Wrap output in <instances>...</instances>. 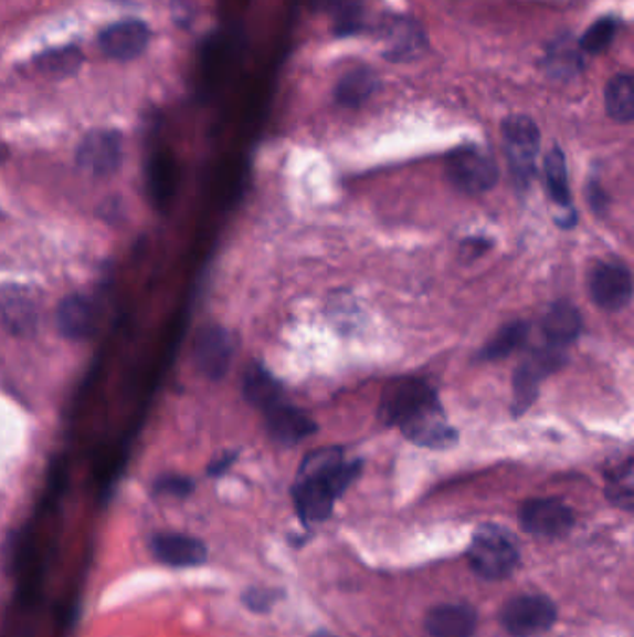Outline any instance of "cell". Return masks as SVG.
I'll list each match as a JSON object with an SVG mask.
<instances>
[{
  "instance_id": "6da1fadb",
  "label": "cell",
  "mask_w": 634,
  "mask_h": 637,
  "mask_svg": "<svg viewBox=\"0 0 634 637\" xmlns=\"http://www.w3.org/2000/svg\"><path fill=\"white\" fill-rule=\"evenodd\" d=\"M378 414L382 424L399 427L419 448L443 451L458 443V431L448 424L440 397L423 378H397L389 383Z\"/></svg>"
},
{
  "instance_id": "7a4b0ae2",
  "label": "cell",
  "mask_w": 634,
  "mask_h": 637,
  "mask_svg": "<svg viewBox=\"0 0 634 637\" xmlns=\"http://www.w3.org/2000/svg\"><path fill=\"white\" fill-rule=\"evenodd\" d=\"M361 460H345L342 449L324 448L307 455L293 487V500L304 524L328 519L342 492L361 473Z\"/></svg>"
},
{
  "instance_id": "3957f363",
  "label": "cell",
  "mask_w": 634,
  "mask_h": 637,
  "mask_svg": "<svg viewBox=\"0 0 634 637\" xmlns=\"http://www.w3.org/2000/svg\"><path fill=\"white\" fill-rule=\"evenodd\" d=\"M467 555L476 576L489 582L508 578L519 563L517 544L497 525H482L473 537Z\"/></svg>"
},
{
  "instance_id": "277c9868",
  "label": "cell",
  "mask_w": 634,
  "mask_h": 637,
  "mask_svg": "<svg viewBox=\"0 0 634 637\" xmlns=\"http://www.w3.org/2000/svg\"><path fill=\"white\" fill-rule=\"evenodd\" d=\"M506 157L519 189H529L540 152V129L529 116H510L500 125Z\"/></svg>"
},
{
  "instance_id": "5b68a950",
  "label": "cell",
  "mask_w": 634,
  "mask_h": 637,
  "mask_svg": "<svg viewBox=\"0 0 634 637\" xmlns=\"http://www.w3.org/2000/svg\"><path fill=\"white\" fill-rule=\"evenodd\" d=\"M445 166L451 184L465 195L488 192L499 181V168L494 157L476 146L454 149L446 157Z\"/></svg>"
},
{
  "instance_id": "8992f818",
  "label": "cell",
  "mask_w": 634,
  "mask_h": 637,
  "mask_svg": "<svg viewBox=\"0 0 634 637\" xmlns=\"http://www.w3.org/2000/svg\"><path fill=\"white\" fill-rule=\"evenodd\" d=\"M554 602L546 595H519L500 609V625L511 637H538L557 623Z\"/></svg>"
},
{
  "instance_id": "52a82bcc",
  "label": "cell",
  "mask_w": 634,
  "mask_h": 637,
  "mask_svg": "<svg viewBox=\"0 0 634 637\" xmlns=\"http://www.w3.org/2000/svg\"><path fill=\"white\" fill-rule=\"evenodd\" d=\"M562 348H540L519 364L514 372V416L527 413L540 394V384L547 375L557 372L564 364Z\"/></svg>"
},
{
  "instance_id": "ba28073f",
  "label": "cell",
  "mask_w": 634,
  "mask_h": 637,
  "mask_svg": "<svg viewBox=\"0 0 634 637\" xmlns=\"http://www.w3.org/2000/svg\"><path fill=\"white\" fill-rule=\"evenodd\" d=\"M590 296L605 312H620L633 299V276L620 261H601L590 272Z\"/></svg>"
},
{
  "instance_id": "9c48e42d",
  "label": "cell",
  "mask_w": 634,
  "mask_h": 637,
  "mask_svg": "<svg viewBox=\"0 0 634 637\" xmlns=\"http://www.w3.org/2000/svg\"><path fill=\"white\" fill-rule=\"evenodd\" d=\"M519 524L535 537L557 539L573 528L575 516L562 500L535 498L519 509Z\"/></svg>"
},
{
  "instance_id": "30bf717a",
  "label": "cell",
  "mask_w": 634,
  "mask_h": 637,
  "mask_svg": "<svg viewBox=\"0 0 634 637\" xmlns=\"http://www.w3.org/2000/svg\"><path fill=\"white\" fill-rule=\"evenodd\" d=\"M124 159L121 136L116 130H92L77 149V163L89 176L108 177L118 171Z\"/></svg>"
},
{
  "instance_id": "8fae6325",
  "label": "cell",
  "mask_w": 634,
  "mask_h": 637,
  "mask_svg": "<svg viewBox=\"0 0 634 637\" xmlns=\"http://www.w3.org/2000/svg\"><path fill=\"white\" fill-rule=\"evenodd\" d=\"M233 353H235L233 337L222 326H205L196 337V364L200 367V372L211 380H220L225 373L230 372Z\"/></svg>"
},
{
  "instance_id": "7c38bea8",
  "label": "cell",
  "mask_w": 634,
  "mask_h": 637,
  "mask_svg": "<svg viewBox=\"0 0 634 637\" xmlns=\"http://www.w3.org/2000/svg\"><path fill=\"white\" fill-rule=\"evenodd\" d=\"M40 323V306L34 293L21 285L0 288V325L15 336L34 334Z\"/></svg>"
},
{
  "instance_id": "4fadbf2b",
  "label": "cell",
  "mask_w": 634,
  "mask_h": 637,
  "mask_svg": "<svg viewBox=\"0 0 634 637\" xmlns=\"http://www.w3.org/2000/svg\"><path fill=\"white\" fill-rule=\"evenodd\" d=\"M266 429L271 437L282 446H296L317 432V424L302 408L285 401V397L263 410Z\"/></svg>"
},
{
  "instance_id": "5bb4252c",
  "label": "cell",
  "mask_w": 634,
  "mask_h": 637,
  "mask_svg": "<svg viewBox=\"0 0 634 637\" xmlns=\"http://www.w3.org/2000/svg\"><path fill=\"white\" fill-rule=\"evenodd\" d=\"M151 34L141 21H121L112 24L101 34L99 45L106 56L129 62L140 56L149 45Z\"/></svg>"
},
{
  "instance_id": "9a60e30c",
  "label": "cell",
  "mask_w": 634,
  "mask_h": 637,
  "mask_svg": "<svg viewBox=\"0 0 634 637\" xmlns=\"http://www.w3.org/2000/svg\"><path fill=\"white\" fill-rule=\"evenodd\" d=\"M155 560L168 566L203 565L207 561V546L200 539L181 533H160L151 541Z\"/></svg>"
},
{
  "instance_id": "2e32d148",
  "label": "cell",
  "mask_w": 634,
  "mask_h": 637,
  "mask_svg": "<svg viewBox=\"0 0 634 637\" xmlns=\"http://www.w3.org/2000/svg\"><path fill=\"white\" fill-rule=\"evenodd\" d=\"M424 626L430 637H473L475 609L464 604H441L430 609Z\"/></svg>"
},
{
  "instance_id": "e0dca14e",
  "label": "cell",
  "mask_w": 634,
  "mask_h": 637,
  "mask_svg": "<svg viewBox=\"0 0 634 637\" xmlns=\"http://www.w3.org/2000/svg\"><path fill=\"white\" fill-rule=\"evenodd\" d=\"M541 328H543V336H546L549 347H568L575 342L577 337L581 336V313L570 302H554L547 310Z\"/></svg>"
},
{
  "instance_id": "ac0fdd59",
  "label": "cell",
  "mask_w": 634,
  "mask_h": 637,
  "mask_svg": "<svg viewBox=\"0 0 634 637\" xmlns=\"http://www.w3.org/2000/svg\"><path fill=\"white\" fill-rule=\"evenodd\" d=\"M56 323L62 336L84 340L94 328V307L83 295H71L60 302Z\"/></svg>"
},
{
  "instance_id": "d6986e66",
  "label": "cell",
  "mask_w": 634,
  "mask_h": 637,
  "mask_svg": "<svg viewBox=\"0 0 634 637\" xmlns=\"http://www.w3.org/2000/svg\"><path fill=\"white\" fill-rule=\"evenodd\" d=\"M244 397L258 410H266L274 403L283 399L279 380L261 364H252L244 375Z\"/></svg>"
},
{
  "instance_id": "ffe728a7",
  "label": "cell",
  "mask_w": 634,
  "mask_h": 637,
  "mask_svg": "<svg viewBox=\"0 0 634 637\" xmlns=\"http://www.w3.org/2000/svg\"><path fill=\"white\" fill-rule=\"evenodd\" d=\"M606 113L620 124L634 118V81L628 73H617L605 88Z\"/></svg>"
},
{
  "instance_id": "44dd1931",
  "label": "cell",
  "mask_w": 634,
  "mask_h": 637,
  "mask_svg": "<svg viewBox=\"0 0 634 637\" xmlns=\"http://www.w3.org/2000/svg\"><path fill=\"white\" fill-rule=\"evenodd\" d=\"M529 337V323L525 321H511L503 326L480 351V361L495 362L516 353L517 348L524 347Z\"/></svg>"
},
{
  "instance_id": "7402d4cb",
  "label": "cell",
  "mask_w": 634,
  "mask_h": 637,
  "mask_svg": "<svg viewBox=\"0 0 634 637\" xmlns=\"http://www.w3.org/2000/svg\"><path fill=\"white\" fill-rule=\"evenodd\" d=\"M543 170H546L547 190L551 195L552 201L557 206L564 207L570 212L573 211L571 206L570 181H568V166H566L564 152L554 146L546 155L543 160Z\"/></svg>"
},
{
  "instance_id": "603a6c76",
  "label": "cell",
  "mask_w": 634,
  "mask_h": 637,
  "mask_svg": "<svg viewBox=\"0 0 634 637\" xmlns=\"http://www.w3.org/2000/svg\"><path fill=\"white\" fill-rule=\"evenodd\" d=\"M546 67L549 75L557 79L575 77L582 70V59L575 42L570 38H560L552 43L546 54Z\"/></svg>"
},
{
  "instance_id": "cb8c5ba5",
  "label": "cell",
  "mask_w": 634,
  "mask_h": 637,
  "mask_svg": "<svg viewBox=\"0 0 634 637\" xmlns=\"http://www.w3.org/2000/svg\"><path fill=\"white\" fill-rule=\"evenodd\" d=\"M377 86L378 81L372 71H350L335 90V100L339 101L342 106L363 105Z\"/></svg>"
},
{
  "instance_id": "d4e9b609",
  "label": "cell",
  "mask_w": 634,
  "mask_h": 637,
  "mask_svg": "<svg viewBox=\"0 0 634 637\" xmlns=\"http://www.w3.org/2000/svg\"><path fill=\"white\" fill-rule=\"evenodd\" d=\"M424 48V35L413 23H397L389 38V56L391 60L410 59Z\"/></svg>"
},
{
  "instance_id": "484cf974",
  "label": "cell",
  "mask_w": 634,
  "mask_h": 637,
  "mask_svg": "<svg viewBox=\"0 0 634 637\" xmlns=\"http://www.w3.org/2000/svg\"><path fill=\"white\" fill-rule=\"evenodd\" d=\"M609 487L606 495L611 502L623 509H633V460L627 459L623 464L606 473Z\"/></svg>"
},
{
  "instance_id": "4316f807",
  "label": "cell",
  "mask_w": 634,
  "mask_h": 637,
  "mask_svg": "<svg viewBox=\"0 0 634 637\" xmlns=\"http://www.w3.org/2000/svg\"><path fill=\"white\" fill-rule=\"evenodd\" d=\"M617 27H620V21L612 15H606V18H601L600 21L590 27V29L584 32V35L579 42V48L584 51V53L600 54L609 49L614 35H616Z\"/></svg>"
},
{
  "instance_id": "83f0119b",
  "label": "cell",
  "mask_w": 634,
  "mask_h": 637,
  "mask_svg": "<svg viewBox=\"0 0 634 637\" xmlns=\"http://www.w3.org/2000/svg\"><path fill=\"white\" fill-rule=\"evenodd\" d=\"M83 62V54L78 53V49L65 48L53 51V53L43 54L42 59L38 60V64L49 75H71L78 70V65Z\"/></svg>"
},
{
  "instance_id": "f1b7e54d",
  "label": "cell",
  "mask_w": 634,
  "mask_h": 637,
  "mask_svg": "<svg viewBox=\"0 0 634 637\" xmlns=\"http://www.w3.org/2000/svg\"><path fill=\"white\" fill-rule=\"evenodd\" d=\"M192 490V481L187 478H179V476H168V478L160 479L157 483V492H162V494L177 495V498H182V495L190 494Z\"/></svg>"
},
{
  "instance_id": "f546056e",
  "label": "cell",
  "mask_w": 634,
  "mask_h": 637,
  "mask_svg": "<svg viewBox=\"0 0 634 637\" xmlns=\"http://www.w3.org/2000/svg\"><path fill=\"white\" fill-rule=\"evenodd\" d=\"M587 196H588V203L592 207L593 212L595 215H600L603 217L606 212V206H609V200H606L605 190L601 187L600 181L592 177L590 181H588L587 187Z\"/></svg>"
},
{
  "instance_id": "4dcf8cb0",
  "label": "cell",
  "mask_w": 634,
  "mask_h": 637,
  "mask_svg": "<svg viewBox=\"0 0 634 637\" xmlns=\"http://www.w3.org/2000/svg\"><path fill=\"white\" fill-rule=\"evenodd\" d=\"M274 593H266V591H250L246 593V604L253 612H266L271 608L274 602Z\"/></svg>"
},
{
  "instance_id": "1f68e13d",
  "label": "cell",
  "mask_w": 634,
  "mask_h": 637,
  "mask_svg": "<svg viewBox=\"0 0 634 637\" xmlns=\"http://www.w3.org/2000/svg\"><path fill=\"white\" fill-rule=\"evenodd\" d=\"M233 460H235V455H225V457H222V459H220V462H216V464H212L211 470H209V472H211L212 476H218V473H222L223 470H228V467H230Z\"/></svg>"
},
{
  "instance_id": "d6a6232c",
  "label": "cell",
  "mask_w": 634,
  "mask_h": 637,
  "mask_svg": "<svg viewBox=\"0 0 634 637\" xmlns=\"http://www.w3.org/2000/svg\"><path fill=\"white\" fill-rule=\"evenodd\" d=\"M4 159H7V149H4V146H0V165H2Z\"/></svg>"
},
{
  "instance_id": "836d02e7",
  "label": "cell",
  "mask_w": 634,
  "mask_h": 637,
  "mask_svg": "<svg viewBox=\"0 0 634 637\" xmlns=\"http://www.w3.org/2000/svg\"><path fill=\"white\" fill-rule=\"evenodd\" d=\"M311 637H335V636H331V634H328V631H317V634H315V636Z\"/></svg>"
}]
</instances>
